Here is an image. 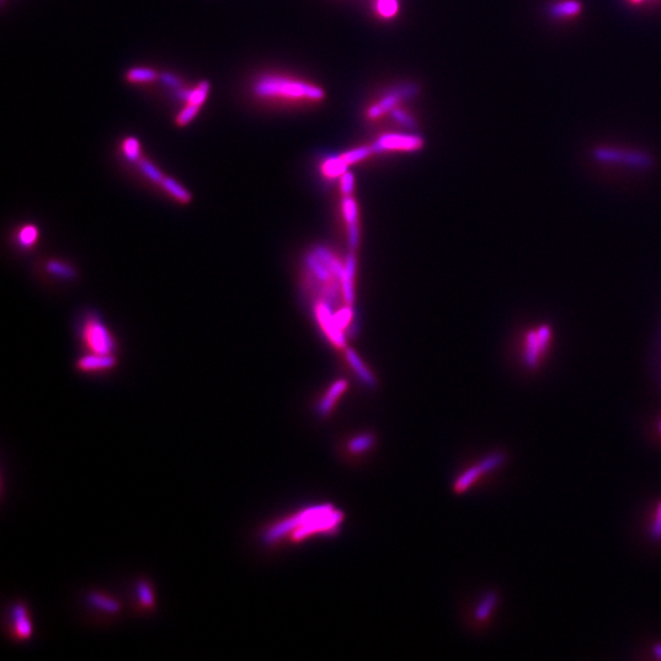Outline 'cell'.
Returning a JSON list of instances; mask_svg holds the SVG:
<instances>
[{"mask_svg": "<svg viewBox=\"0 0 661 661\" xmlns=\"http://www.w3.org/2000/svg\"><path fill=\"white\" fill-rule=\"evenodd\" d=\"M208 91H210V84L207 81L200 82L198 89L187 91V93H182V98L187 102V104H195V106H203V102L207 98Z\"/></svg>", "mask_w": 661, "mask_h": 661, "instance_id": "obj_25", "label": "cell"}, {"mask_svg": "<svg viewBox=\"0 0 661 661\" xmlns=\"http://www.w3.org/2000/svg\"><path fill=\"white\" fill-rule=\"evenodd\" d=\"M162 80L165 81V84H168V85H179V80L176 79V76H173V75L171 74L163 75V76H162Z\"/></svg>", "mask_w": 661, "mask_h": 661, "instance_id": "obj_37", "label": "cell"}, {"mask_svg": "<svg viewBox=\"0 0 661 661\" xmlns=\"http://www.w3.org/2000/svg\"><path fill=\"white\" fill-rule=\"evenodd\" d=\"M373 443L375 441H373V435H360V436L353 438L352 441L348 445V447H349L352 454H364V452H366L368 449L373 447Z\"/></svg>", "mask_w": 661, "mask_h": 661, "instance_id": "obj_28", "label": "cell"}, {"mask_svg": "<svg viewBox=\"0 0 661 661\" xmlns=\"http://www.w3.org/2000/svg\"><path fill=\"white\" fill-rule=\"evenodd\" d=\"M395 118L397 120H400V123L408 124V125H411L413 124V119L408 115H405L404 112H400V111H395Z\"/></svg>", "mask_w": 661, "mask_h": 661, "instance_id": "obj_36", "label": "cell"}, {"mask_svg": "<svg viewBox=\"0 0 661 661\" xmlns=\"http://www.w3.org/2000/svg\"><path fill=\"white\" fill-rule=\"evenodd\" d=\"M348 165L344 163V160L341 157H335L326 160L325 163L321 167V171L328 176V178H336V176H343L347 171Z\"/></svg>", "mask_w": 661, "mask_h": 661, "instance_id": "obj_27", "label": "cell"}, {"mask_svg": "<svg viewBox=\"0 0 661 661\" xmlns=\"http://www.w3.org/2000/svg\"><path fill=\"white\" fill-rule=\"evenodd\" d=\"M122 151H123L124 157L133 165H136L142 158L141 145H140L139 140L135 139V138H128V139L124 140L123 145H122Z\"/></svg>", "mask_w": 661, "mask_h": 661, "instance_id": "obj_26", "label": "cell"}, {"mask_svg": "<svg viewBox=\"0 0 661 661\" xmlns=\"http://www.w3.org/2000/svg\"><path fill=\"white\" fill-rule=\"evenodd\" d=\"M654 534H655L656 537H660L661 535V506L660 508H659V512H658V521L655 522Z\"/></svg>", "mask_w": 661, "mask_h": 661, "instance_id": "obj_38", "label": "cell"}, {"mask_svg": "<svg viewBox=\"0 0 661 661\" xmlns=\"http://www.w3.org/2000/svg\"><path fill=\"white\" fill-rule=\"evenodd\" d=\"M198 111H200V106L187 104V107L184 108L182 112L179 113V115L176 117V125L185 127V125L190 123L192 120H194V118L198 115Z\"/></svg>", "mask_w": 661, "mask_h": 661, "instance_id": "obj_31", "label": "cell"}, {"mask_svg": "<svg viewBox=\"0 0 661 661\" xmlns=\"http://www.w3.org/2000/svg\"><path fill=\"white\" fill-rule=\"evenodd\" d=\"M41 238V232L36 224L27 223L21 225L15 233V243L22 250H30L37 245Z\"/></svg>", "mask_w": 661, "mask_h": 661, "instance_id": "obj_13", "label": "cell"}, {"mask_svg": "<svg viewBox=\"0 0 661 661\" xmlns=\"http://www.w3.org/2000/svg\"><path fill=\"white\" fill-rule=\"evenodd\" d=\"M117 354L86 353L76 360V369L82 373H103L117 368Z\"/></svg>", "mask_w": 661, "mask_h": 661, "instance_id": "obj_7", "label": "cell"}, {"mask_svg": "<svg viewBox=\"0 0 661 661\" xmlns=\"http://www.w3.org/2000/svg\"><path fill=\"white\" fill-rule=\"evenodd\" d=\"M424 145L422 138L416 135H404V133H386L382 135L376 144L373 145V152L382 151H416L420 149Z\"/></svg>", "mask_w": 661, "mask_h": 661, "instance_id": "obj_5", "label": "cell"}, {"mask_svg": "<svg viewBox=\"0 0 661 661\" xmlns=\"http://www.w3.org/2000/svg\"><path fill=\"white\" fill-rule=\"evenodd\" d=\"M333 317H335V321H336V324L338 325V327L342 328V330H344V328L349 325L351 320H352V309H351L349 306H347V308L341 309L339 311H338V313H336V314L333 315Z\"/></svg>", "mask_w": 661, "mask_h": 661, "instance_id": "obj_34", "label": "cell"}, {"mask_svg": "<svg viewBox=\"0 0 661 661\" xmlns=\"http://www.w3.org/2000/svg\"><path fill=\"white\" fill-rule=\"evenodd\" d=\"M160 187L176 203L183 205V206H187L189 203H192V192H189L187 187H183L180 183L176 182V179H173L171 176H165L163 182L160 183Z\"/></svg>", "mask_w": 661, "mask_h": 661, "instance_id": "obj_11", "label": "cell"}, {"mask_svg": "<svg viewBox=\"0 0 661 661\" xmlns=\"http://www.w3.org/2000/svg\"><path fill=\"white\" fill-rule=\"evenodd\" d=\"M629 1L633 3V4H640V3H643L645 0H629Z\"/></svg>", "mask_w": 661, "mask_h": 661, "instance_id": "obj_39", "label": "cell"}, {"mask_svg": "<svg viewBox=\"0 0 661 661\" xmlns=\"http://www.w3.org/2000/svg\"><path fill=\"white\" fill-rule=\"evenodd\" d=\"M354 273H355V257L353 252H351L348 254L346 259L344 271L341 277L342 293L348 305L353 304V300H354V290H353Z\"/></svg>", "mask_w": 661, "mask_h": 661, "instance_id": "obj_14", "label": "cell"}, {"mask_svg": "<svg viewBox=\"0 0 661 661\" xmlns=\"http://www.w3.org/2000/svg\"><path fill=\"white\" fill-rule=\"evenodd\" d=\"M342 521V513L332 506L311 507L273 524L262 537L267 545L278 543L284 537H288L292 541L299 543L314 534L335 532Z\"/></svg>", "mask_w": 661, "mask_h": 661, "instance_id": "obj_1", "label": "cell"}, {"mask_svg": "<svg viewBox=\"0 0 661 661\" xmlns=\"http://www.w3.org/2000/svg\"><path fill=\"white\" fill-rule=\"evenodd\" d=\"M496 599L495 594H490L481 602L480 604L479 608H476L475 611V617L478 621H485L487 620V617L490 616V613H492V608H495Z\"/></svg>", "mask_w": 661, "mask_h": 661, "instance_id": "obj_30", "label": "cell"}, {"mask_svg": "<svg viewBox=\"0 0 661 661\" xmlns=\"http://www.w3.org/2000/svg\"><path fill=\"white\" fill-rule=\"evenodd\" d=\"M9 632L11 640H14L25 642L32 637V620L25 604L17 603L11 606Z\"/></svg>", "mask_w": 661, "mask_h": 661, "instance_id": "obj_6", "label": "cell"}, {"mask_svg": "<svg viewBox=\"0 0 661 661\" xmlns=\"http://www.w3.org/2000/svg\"><path fill=\"white\" fill-rule=\"evenodd\" d=\"M306 263L309 266L310 271L314 273L315 278H317L321 282L333 283V278L336 277L332 274V272L328 270V267L326 266L325 263L321 261L319 257H316L315 252L308 255Z\"/></svg>", "mask_w": 661, "mask_h": 661, "instance_id": "obj_19", "label": "cell"}, {"mask_svg": "<svg viewBox=\"0 0 661 661\" xmlns=\"http://www.w3.org/2000/svg\"><path fill=\"white\" fill-rule=\"evenodd\" d=\"M314 252L316 254V257H319L321 261L324 262L326 266L328 267V270L332 272V274H333L337 279H339V282H341L342 274H343V271H344V266L342 265L341 261L333 257V254L327 250V249H325V248L319 246V248L315 249Z\"/></svg>", "mask_w": 661, "mask_h": 661, "instance_id": "obj_20", "label": "cell"}, {"mask_svg": "<svg viewBox=\"0 0 661 661\" xmlns=\"http://www.w3.org/2000/svg\"><path fill=\"white\" fill-rule=\"evenodd\" d=\"M346 357H347L348 363L351 364V366L357 376L363 380V382H365L370 387H373L375 386V378H373V373H370L366 366L364 365L363 362L360 360V357H357V353L352 349H346Z\"/></svg>", "mask_w": 661, "mask_h": 661, "instance_id": "obj_18", "label": "cell"}, {"mask_svg": "<svg viewBox=\"0 0 661 661\" xmlns=\"http://www.w3.org/2000/svg\"><path fill=\"white\" fill-rule=\"evenodd\" d=\"M549 339V330L548 328H540L537 332L529 333L528 342H527V353H525V359L529 365H535L538 363L539 355L543 353Z\"/></svg>", "mask_w": 661, "mask_h": 661, "instance_id": "obj_9", "label": "cell"}, {"mask_svg": "<svg viewBox=\"0 0 661 661\" xmlns=\"http://www.w3.org/2000/svg\"><path fill=\"white\" fill-rule=\"evenodd\" d=\"M79 337L86 352L97 354L117 353V338L104 320L96 313H89L81 319Z\"/></svg>", "mask_w": 661, "mask_h": 661, "instance_id": "obj_3", "label": "cell"}, {"mask_svg": "<svg viewBox=\"0 0 661 661\" xmlns=\"http://www.w3.org/2000/svg\"><path fill=\"white\" fill-rule=\"evenodd\" d=\"M136 593H138L139 605L141 608H145V610H152V608H155V594H153V590H152V588L149 586V581H144V579L138 581Z\"/></svg>", "mask_w": 661, "mask_h": 661, "instance_id": "obj_23", "label": "cell"}, {"mask_svg": "<svg viewBox=\"0 0 661 661\" xmlns=\"http://www.w3.org/2000/svg\"><path fill=\"white\" fill-rule=\"evenodd\" d=\"M136 165H138V168H139L140 173H141L149 183H152V184L160 187V183L163 182L165 176L162 173V171H160L157 165H153L151 160H146L145 157H142V158L136 163Z\"/></svg>", "mask_w": 661, "mask_h": 661, "instance_id": "obj_22", "label": "cell"}, {"mask_svg": "<svg viewBox=\"0 0 661 661\" xmlns=\"http://www.w3.org/2000/svg\"><path fill=\"white\" fill-rule=\"evenodd\" d=\"M315 315H316V319L319 321L322 330L325 332L326 336L332 342V344H335L337 348L346 347L344 335L342 332V328L338 327L336 321H335L333 314L330 311V305L327 304L326 301H321L315 306Z\"/></svg>", "mask_w": 661, "mask_h": 661, "instance_id": "obj_8", "label": "cell"}, {"mask_svg": "<svg viewBox=\"0 0 661 661\" xmlns=\"http://www.w3.org/2000/svg\"><path fill=\"white\" fill-rule=\"evenodd\" d=\"M157 79V71L149 68H133L127 73V80L131 84H149Z\"/></svg>", "mask_w": 661, "mask_h": 661, "instance_id": "obj_24", "label": "cell"}, {"mask_svg": "<svg viewBox=\"0 0 661 661\" xmlns=\"http://www.w3.org/2000/svg\"><path fill=\"white\" fill-rule=\"evenodd\" d=\"M378 10L381 17L389 19L398 11V0H378Z\"/></svg>", "mask_w": 661, "mask_h": 661, "instance_id": "obj_32", "label": "cell"}, {"mask_svg": "<svg viewBox=\"0 0 661 661\" xmlns=\"http://www.w3.org/2000/svg\"><path fill=\"white\" fill-rule=\"evenodd\" d=\"M581 3L579 0H557L549 8V15L556 20L570 19L579 15Z\"/></svg>", "mask_w": 661, "mask_h": 661, "instance_id": "obj_12", "label": "cell"}, {"mask_svg": "<svg viewBox=\"0 0 661 661\" xmlns=\"http://www.w3.org/2000/svg\"><path fill=\"white\" fill-rule=\"evenodd\" d=\"M373 152V147H359V149H351V151H348L339 157L344 160L346 165H349L357 163L359 160L368 158L369 156L371 155Z\"/></svg>", "mask_w": 661, "mask_h": 661, "instance_id": "obj_29", "label": "cell"}, {"mask_svg": "<svg viewBox=\"0 0 661 661\" xmlns=\"http://www.w3.org/2000/svg\"><path fill=\"white\" fill-rule=\"evenodd\" d=\"M347 387L348 384L346 380H338L337 382L330 386V389L326 393L325 398L321 400L320 404H319L320 416H327L333 409V405L336 403V400L347 389Z\"/></svg>", "mask_w": 661, "mask_h": 661, "instance_id": "obj_15", "label": "cell"}, {"mask_svg": "<svg viewBox=\"0 0 661 661\" xmlns=\"http://www.w3.org/2000/svg\"><path fill=\"white\" fill-rule=\"evenodd\" d=\"M341 189L344 195H349L353 192V189H354V176L352 173L346 171L342 176Z\"/></svg>", "mask_w": 661, "mask_h": 661, "instance_id": "obj_35", "label": "cell"}, {"mask_svg": "<svg viewBox=\"0 0 661 661\" xmlns=\"http://www.w3.org/2000/svg\"><path fill=\"white\" fill-rule=\"evenodd\" d=\"M502 460H503V456L500 454H491L487 458L483 459L479 464L464 472L463 474L456 480L454 491L457 494H462L464 491L468 490L470 486L473 485L475 481H478L483 475L501 465Z\"/></svg>", "mask_w": 661, "mask_h": 661, "instance_id": "obj_4", "label": "cell"}, {"mask_svg": "<svg viewBox=\"0 0 661 661\" xmlns=\"http://www.w3.org/2000/svg\"><path fill=\"white\" fill-rule=\"evenodd\" d=\"M254 93L262 100L284 101H321L325 91L304 81L292 80L282 76H263L254 85Z\"/></svg>", "mask_w": 661, "mask_h": 661, "instance_id": "obj_2", "label": "cell"}, {"mask_svg": "<svg viewBox=\"0 0 661 661\" xmlns=\"http://www.w3.org/2000/svg\"><path fill=\"white\" fill-rule=\"evenodd\" d=\"M597 157L599 160H608V162H619V160H621V162H624V163L637 165V167L646 165H648V162H649L648 158H646V156L640 155V153H633V152H629V153L626 155L624 152L615 151V149H597Z\"/></svg>", "mask_w": 661, "mask_h": 661, "instance_id": "obj_10", "label": "cell"}, {"mask_svg": "<svg viewBox=\"0 0 661 661\" xmlns=\"http://www.w3.org/2000/svg\"><path fill=\"white\" fill-rule=\"evenodd\" d=\"M46 271L54 277L64 279V281H71L77 274L76 268L71 263L62 261V260H49L46 263Z\"/></svg>", "mask_w": 661, "mask_h": 661, "instance_id": "obj_16", "label": "cell"}, {"mask_svg": "<svg viewBox=\"0 0 661 661\" xmlns=\"http://www.w3.org/2000/svg\"><path fill=\"white\" fill-rule=\"evenodd\" d=\"M403 97V91H395L393 93H389L387 96L382 98L381 101L375 104L373 107L369 109L368 117L370 119H376V118L381 117L384 113L389 112L391 109H393L397 104V102L400 101V98Z\"/></svg>", "mask_w": 661, "mask_h": 661, "instance_id": "obj_17", "label": "cell"}, {"mask_svg": "<svg viewBox=\"0 0 661 661\" xmlns=\"http://www.w3.org/2000/svg\"><path fill=\"white\" fill-rule=\"evenodd\" d=\"M89 603L93 608L102 610L104 613H118L120 611V605L112 597L103 595L101 593H91L89 595Z\"/></svg>", "mask_w": 661, "mask_h": 661, "instance_id": "obj_21", "label": "cell"}, {"mask_svg": "<svg viewBox=\"0 0 661 661\" xmlns=\"http://www.w3.org/2000/svg\"><path fill=\"white\" fill-rule=\"evenodd\" d=\"M343 212L348 225L357 224V208L355 201L351 198H346L343 203Z\"/></svg>", "mask_w": 661, "mask_h": 661, "instance_id": "obj_33", "label": "cell"}]
</instances>
